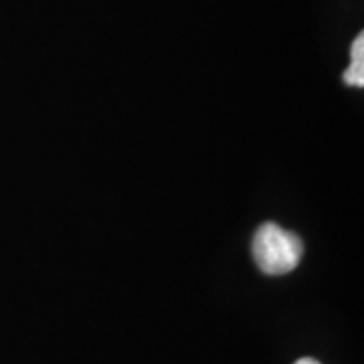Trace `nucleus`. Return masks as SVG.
<instances>
[{"label": "nucleus", "mask_w": 364, "mask_h": 364, "mask_svg": "<svg viewBox=\"0 0 364 364\" xmlns=\"http://www.w3.org/2000/svg\"><path fill=\"white\" fill-rule=\"evenodd\" d=\"M304 243L298 235L275 223H265L253 237V259L267 275H284L298 267Z\"/></svg>", "instance_id": "nucleus-1"}, {"label": "nucleus", "mask_w": 364, "mask_h": 364, "mask_svg": "<svg viewBox=\"0 0 364 364\" xmlns=\"http://www.w3.org/2000/svg\"><path fill=\"white\" fill-rule=\"evenodd\" d=\"M344 83L350 87H363L364 85V35L360 33L350 49V65L344 71Z\"/></svg>", "instance_id": "nucleus-2"}, {"label": "nucleus", "mask_w": 364, "mask_h": 364, "mask_svg": "<svg viewBox=\"0 0 364 364\" xmlns=\"http://www.w3.org/2000/svg\"><path fill=\"white\" fill-rule=\"evenodd\" d=\"M296 364H320V363H318L316 358H308V356H306V358H299Z\"/></svg>", "instance_id": "nucleus-3"}]
</instances>
